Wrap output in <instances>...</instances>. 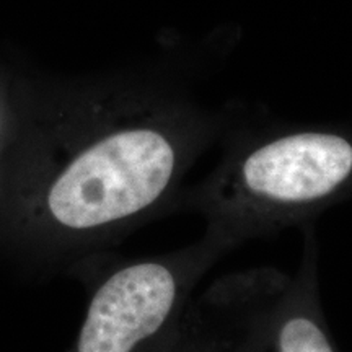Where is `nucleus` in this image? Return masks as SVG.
<instances>
[{
  "instance_id": "obj_1",
  "label": "nucleus",
  "mask_w": 352,
  "mask_h": 352,
  "mask_svg": "<svg viewBox=\"0 0 352 352\" xmlns=\"http://www.w3.org/2000/svg\"><path fill=\"white\" fill-rule=\"evenodd\" d=\"M217 165L184 186L176 212L197 214L206 235L233 252L311 223L352 192V138L329 127L274 124L223 131Z\"/></svg>"
},
{
  "instance_id": "obj_2",
  "label": "nucleus",
  "mask_w": 352,
  "mask_h": 352,
  "mask_svg": "<svg viewBox=\"0 0 352 352\" xmlns=\"http://www.w3.org/2000/svg\"><path fill=\"white\" fill-rule=\"evenodd\" d=\"M294 272L256 267L223 276L191 305L215 352H338L321 311L318 246L303 230Z\"/></svg>"
},
{
  "instance_id": "obj_3",
  "label": "nucleus",
  "mask_w": 352,
  "mask_h": 352,
  "mask_svg": "<svg viewBox=\"0 0 352 352\" xmlns=\"http://www.w3.org/2000/svg\"><path fill=\"white\" fill-rule=\"evenodd\" d=\"M212 236L120 267L95 290L74 352H170L196 287L223 254Z\"/></svg>"
},
{
  "instance_id": "obj_4",
  "label": "nucleus",
  "mask_w": 352,
  "mask_h": 352,
  "mask_svg": "<svg viewBox=\"0 0 352 352\" xmlns=\"http://www.w3.org/2000/svg\"><path fill=\"white\" fill-rule=\"evenodd\" d=\"M170 352H215L214 342L210 340L208 329L197 318L191 305H189L182 336Z\"/></svg>"
}]
</instances>
